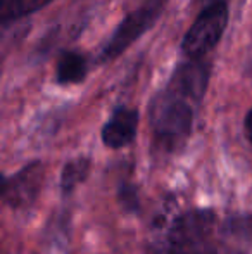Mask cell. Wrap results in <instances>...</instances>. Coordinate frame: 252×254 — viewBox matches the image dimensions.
I'll list each match as a JSON object with an SVG mask.
<instances>
[{
  "label": "cell",
  "instance_id": "12",
  "mask_svg": "<svg viewBox=\"0 0 252 254\" xmlns=\"http://www.w3.org/2000/svg\"><path fill=\"white\" fill-rule=\"evenodd\" d=\"M197 2H202L204 5H209V3H214V2H223V0H197Z\"/></svg>",
  "mask_w": 252,
  "mask_h": 254
},
{
  "label": "cell",
  "instance_id": "3",
  "mask_svg": "<svg viewBox=\"0 0 252 254\" xmlns=\"http://www.w3.org/2000/svg\"><path fill=\"white\" fill-rule=\"evenodd\" d=\"M166 7V0H145L140 7L131 10L125 19L119 23L112 37L107 40V44L102 47L99 54L101 63H109V61L119 57L128 47L135 44V40L147 33L161 17L162 10Z\"/></svg>",
  "mask_w": 252,
  "mask_h": 254
},
{
  "label": "cell",
  "instance_id": "6",
  "mask_svg": "<svg viewBox=\"0 0 252 254\" xmlns=\"http://www.w3.org/2000/svg\"><path fill=\"white\" fill-rule=\"evenodd\" d=\"M138 128V111L118 107L102 128V140L107 147L121 149L133 142Z\"/></svg>",
  "mask_w": 252,
  "mask_h": 254
},
{
  "label": "cell",
  "instance_id": "4",
  "mask_svg": "<svg viewBox=\"0 0 252 254\" xmlns=\"http://www.w3.org/2000/svg\"><path fill=\"white\" fill-rule=\"evenodd\" d=\"M226 24H228V5L225 0L205 5L183 37V54L187 57H204L221 40Z\"/></svg>",
  "mask_w": 252,
  "mask_h": 254
},
{
  "label": "cell",
  "instance_id": "5",
  "mask_svg": "<svg viewBox=\"0 0 252 254\" xmlns=\"http://www.w3.org/2000/svg\"><path fill=\"white\" fill-rule=\"evenodd\" d=\"M209 64L202 57H190V61L180 64L169 80V87L185 94L187 97L201 102L207 90Z\"/></svg>",
  "mask_w": 252,
  "mask_h": 254
},
{
  "label": "cell",
  "instance_id": "9",
  "mask_svg": "<svg viewBox=\"0 0 252 254\" xmlns=\"http://www.w3.org/2000/svg\"><path fill=\"white\" fill-rule=\"evenodd\" d=\"M52 0H2L0 2V17L2 23L7 24L10 21H16L23 16L42 9L44 5L50 3Z\"/></svg>",
  "mask_w": 252,
  "mask_h": 254
},
{
  "label": "cell",
  "instance_id": "2",
  "mask_svg": "<svg viewBox=\"0 0 252 254\" xmlns=\"http://www.w3.org/2000/svg\"><path fill=\"white\" fill-rule=\"evenodd\" d=\"M199 102L168 85L151 102V125L154 138L166 151L182 147L194 125Z\"/></svg>",
  "mask_w": 252,
  "mask_h": 254
},
{
  "label": "cell",
  "instance_id": "7",
  "mask_svg": "<svg viewBox=\"0 0 252 254\" xmlns=\"http://www.w3.org/2000/svg\"><path fill=\"white\" fill-rule=\"evenodd\" d=\"M42 171L40 164H31L26 166L21 173L12 177L10 180L5 182L3 187V197L9 201L12 206H24L28 201L35 197L38 192V185H40Z\"/></svg>",
  "mask_w": 252,
  "mask_h": 254
},
{
  "label": "cell",
  "instance_id": "11",
  "mask_svg": "<svg viewBox=\"0 0 252 254\" xmlns=\"http://www.w3.org/2000/svg\"><path fill=\"white\" fill-rule=\"evenodd\" d=\"M246 131H247L249 140L252 142V109L247 113V118H246Z\"/></svg>",
  "mask_w": 252,
  "mask_h": 254
},
{
  "label": "cell",
  "instance_id": "10",
  "mask_svg": "<svg viewBox=\"0 0 252 254\" xmlns=\"http://www.w3.org/2000/svg\"><path fill=\"white\" fill-rule=\"evenodd\" d=\"M88 170H90V163L88 159H74V161H69L66 164L62 171V177H61V185L64 189V192H69L73 190L76 185H80L81 182L87 178L88 175Z\"/></svg>",
  "mask_w": 252,
  "mask_h": 254
},
{
  "label": "cell",
  "instance_id": "8",
  "mask_svg": "<svg viewBox=\"0 0 252 254\" xmlns=\"http://www.w3.org/2000/svg\"><path fill=\"white\" fill-rule=\"evenodd\" d=\"M88 59L80 52L66 51L61 54L55 66V80L61 85H76L87 78Z\"/></svg>",
  "mask_w": 252,
  "mask_h": 254
},
{
  "label": "cell",
  "instance_id": "1",
  "mask_svg": "<svg viewBox=\"0 0 252 254\" xmlns=\"http://www.w3.org/2000/svg\"><path fill=\"white\" fill-rule=\"evenodd\" d=\"M218 221L207 209L161 220L154 228L152 254H216Z\"/></svg>",
  "mask_w": 252,
  "mask_h": 254
}]
</instances>
